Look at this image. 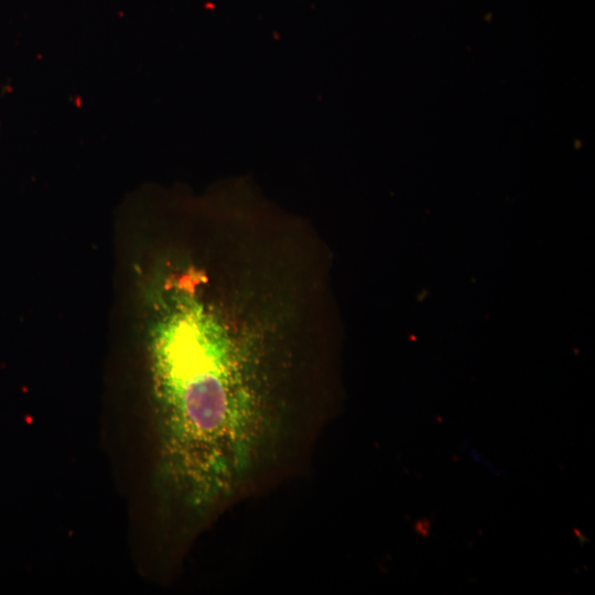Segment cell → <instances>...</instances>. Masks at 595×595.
I'll list each match as a JSON object with an SVG mask.
<instances>
[{"label": "cell", "mask_w": 595, "mask_h": 595, "mask_svg": "<svg viewBox=\"0 0 595 595\" xmlns=\"http://www.w3.org/2000/svg\"><path fill=\"white\" fill-rule=\"evenodd\" d=\"M227 307L178 292L153 337L162 468L191 507L235 495L279 432L291 368V329L252 292Z\"/></svg>", "instance_id": "1"}]
</instances>
